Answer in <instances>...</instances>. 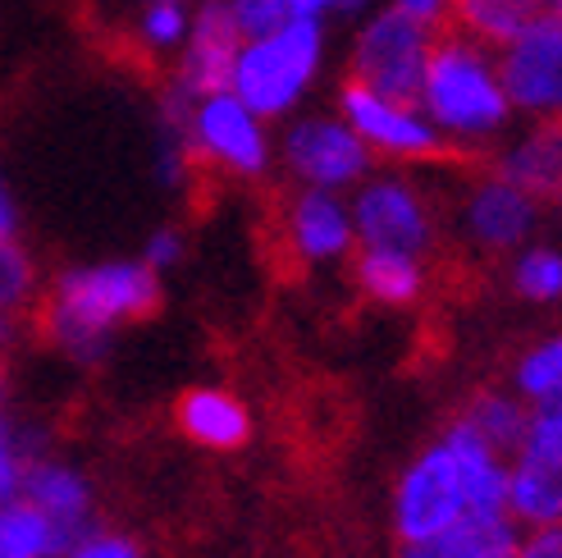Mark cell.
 <instances>
[{"label": "cell", "instance_id": "484cf974", "mask_svg": "<svg viewBox=\"0 0 562 558\" xmlns=\"http://www.w3.org/2000/svg\"><path fill=\"white\" fill-rule=\"evenodd\" d=\"M33 462L27 458V444L23 435L14 431L10 412L0 408V504H10V499H19V486H23V467Z\"/></svg>", "mask_w": 562, "mask_h": 558}, {"label": "cell", "instance_id": "9c48e42d", "mask_svg": "<svg viewBox=\"0 0 562 558\" xmlns=\"http://www.w3.org/2000/svg\"><path fill=\"white\" fill-rule=\"evenodd\" d=\"M266 234L279 247V261L289 266H321V261H339L357 247L352 230V207L339 202L325 188H302L284 192L270 211Z\"/></svg>", "mask_w": 562, "mask_h": 558}, {"label": "cell", "instance_id": "6da1fadb", "mask_svg": "<svg viewBox=\"0 0 562 558\" xmlns=\"http://www.w3.org/2000/svg\"><path fill=\"white\" fill-rule=\"evenodd\" d=\"M503 494H508V458L494 454L481 435L453 416L403 467L398 486H393V536H398V545H412L458 522L494 517L503 513Z\"/></svg>", "mask_w": 562, "mask_h": 558}, {"label": "cell", "instance_id": "2e32d148", "mask_svg": "<svg viewBox=\"0 0 562 558\" xmlns=\"http://www.w3.org/2000/svg\"><path fill=\"white\" fill-rule=\"evenodd\" d=\"M19 499H23V504H33L37 513H46L74 540H82L92 532V486L82 481L74 467H65V462L33 458L23 467Z\"/></svg>", "mask_w": 562, "mask_h": 558}, {"label": "cell", "instance_id": "7c38bea8", "mask_svg": "<svg viewBox=\"0 0 562 558\" xmlns=\"http://www.w3.org/2000/svg\"><path fill=\"white\" fill-rule=\"evenodd\" d=\"M284 160L306 188L339 192L367 179L371 152L344 120H302L284 137Z\"/></svg>", "mask_w": 562, "mask_h": 558}, {"label": "cell", "instance_id": "ac0fdd59", "mask_svg": "<svg viewBox=\"0 0 562 558\" xmlns=\"http://www.w3.org/2000/svg\"><path fill=\"white\" fill-rule=\"evenodd\" d=\"M352 284L375 306H416L430 289V261L407 253H384V247H352Z\"/></svg>", "mask_w": 562, "mask_h": 558}, {"label": "cell", "instance_id": "30bf717a", "mask_svg": "<svg viewBox=\"0 0 562 558\" xmlns=\"http://www.w3.org/2000/svg\"><path fill=\"white\" fill-rule=\"evenodd\" d=\"M458 225H462V243L471 253H481V257H508L513 253L517 257L540 225V202L530 198V192H521L517 183H508L490 165L485 175H475L467 183Z\"/></svg>", "mask_w": 562, "mask_h": 558}, {"label": "cell", "instance_id": "83f0119b", "mask_svg": "<svg viewBox=\"0 0 562 558\" xmlns=\"http://www.w3.org/2000/svg\"><path fill=\"white\" fill-rule=\"evenodd\" d=\"M183 37V14L179 5H151L147 10V23H143V42L151 46H170Z\"/></svg>", "mask_w": 562, "mask_h": 558}, {"label": "cell", "instance_id": "603a6c76", "mask_svg": "<svg viewBox=\"0 0 562 558\" xmlns=\"http://www.w3.org/2000/svg\"><path fill=\"white\" fill-rule=\"evenodd\" d=\"M42 289H37V261L27 257L19 238H0V316H14L27 325Z\"/></svg>", "mask_w": 562, "mask_h": 558}, {"label": "cell", "instance_id": "5b68a950", "mask_svg": "<svg viewBox=\"0 0 562 558\" xmlns=\"http://www.w3.org/2000/svg\"><path fill=\"white\" fill-rule=\"evenodd\" d=\"M508 513L521 532L536 526H562V403L530 408L526 435L508 458Z\"/></svg>", "mask_w": 562, "mask_h": 558}, {"label": "cell", "instance_id": "52a82bcc", "mask_svg": "<svg viewBox=\"0 0 562 558\" xmlns=\"http://www.w3.org/2000/svg\"><path fill=\"white\" fill-rule=\"evenodd\" d=\"M352 230H357V247H384V253H407L426 261L439 247L435 202L412 179L398 175H380L357 188Z\"/></svg>", "mask_w": 562, "mask_h": 558}, {"label": "cell", "instance_id": "5bb4252c", "mask_svg": "<svg viewBox=\"0 0 562 558\" xmlns=\"http://www.w3.org/2000/svg\"><path fill=\"white\" fill-rule=\"evenodd\" d=\"M238 23H234V10L211 0L196 14V27H192V42H188V55H183V69H179V88L192 92V97H220L234 88V69H238Z\"/></svg>", "mask_w": 562, "mask_h": 558}, {"label": "cell", "instance_id": "d6986e66", "mask_svg": "<svg viewBox=\"0 0 562 558\" xmlns=\"http://www.w3.org/2000/svg\"><path fill=\"white\" fill-rule=\"evenodd\" d=\"M175 422L192 444H202L211 454H234L251 439V412L229 389H211V384L188 389L175 403Z\"/></svg>", "mask_w": 562, "mask_h": 558}, {"label": "cell", "instance_id": "d4e9b609", "mask_svg": "<svg viewBox=\"0 0 562 558\" xmlns=\"http://www.w3.org/2000/svg\"><path fill=\"white\" fill-rule=\"evenodd\" d=\"M234 23H238V33L251 37V42H266L274 37L279 27H284L297 10L289 5V0H234Z\"/></svg>", "mask_w": 562, "mask_h": 558}, {"label": "cell", "instance_id": "1f68e13d", "mask_svg": "<svg viewBox=\"0 0 562 558\" xmlns=\"http://www.w3.org/2000/svg\"><path fill=\"white\" fill-rule=\"evenodd\" d=\"M5 389H10V371H5V357H0V408H5Z\"/></svg>", "mask_w": 562, "mask_h": 558}, {"label": "cell", "instance_id": "836d02e7", "mask_svg": "<svg viewBox=\"0 0 562 558\" xmlns=\"http://www.w3.org/2000/svg\"><path fill=\"white\" fill-rule=\"evenodd\" d=\"M339 5H352V0H339Z\"/></svg>", "mask_w": 562, "mask_h": 558}, {"label": "cell", "instance_id": "4fadbf2b", "mask_svg": "<svg viewBox=\"0 0 562 558\" xmlns=\"http://www.w3.org/2000/svg\"><path fill=\"white\" fill-rule=\"evenodd\" d=\"M192 133H196V147L188 160L215 165V170H229L243 179H257L266 170V137L238 97L229 92L206 97L202 110H196Z\"/></svg>", "mask_w": 562, "mask_h": 558}, {"label": "cell", "instance_id": "7a4b0ae2", "mask_svg": "<svg viewBox=\"0 0 562 558\" xmlns=\"http://www.w3.org/2000/svg\"><path fill=\"white\" fill-rule=\"evenodd\" d=\"M160 306V284L147 261H105L65 270L37 298L27 330L55 344L74 361H101L115 330L128 321H147Z\"/></svg>", "mask_w": 562, "mask_h": 558}, {"label": "cell", "instance_id": "9a60e30c", "mask_svg": "<svg viewBox=\"0 0 562 558\" xmlns=\"http://www.w3.org/2000/svg\"><path fill=\"white\" fill-rule=\"evenodd\" d=\"M558 14H562V0H448L439 23H448L453 33L490 51H503L517 37H526L530 27H540Z\"/></svg>", "mask_w": 562, "mask_h": 558}, {"label": "cell", "instance_id": "4316f807", "mask_svg": "<svg viewBox=\"0 0 562 558\" xmlns=\"http://www.w3.org/2000/svg\"><path fill=\"white\" fill-rule=\"evenodd\" d=\"M65 558H143V549H137L128 536H120V532H92L82 536Z\"/></svg>", "mask_w": 562, "mask_h": 558}, {"label": "cell", "instance_id": "8992f818", "mask_svg": "<svg viewBox=\"0 0 562 558\" xmlns=\"http://www.w3.org/2000/svg\"><path fill=\"white\" fill-rule=\"evenodd\" d=\"M439 23H420L407 10H384L352 51V82L371 88L375 97L420 105V82H426V60L435 46Z\"/></svg>", "mask_w": 562, "mask_h": 558}, {"label": "cell", "instance_id": "44dd1931", "mask_svg": "<svg viewBox=\"0 0 562 558\" xmlns=\"http://www.w3.org/2000/svg\"><path fill=\"white\" fill-rule=\"evenodd\" d=\"M458 422L471 426L475 435L490 444L494 454L513 458V454H517V444H521V435H526L530 408L513 394L508 384H503V389H475V394L458 408Z\"/></svg>", "mask_w": 562, "mask_h": 558}, {"label": "cell", "instance_id": "ba28073f", "mask_svg": "<svg viewBox=\"0 0 562 558\" xmlns=\"http://www.w3.org/2000/svg\"><path fill=\"white\" fill-rule=\"evenodd\" d=\"M339 105H344V124L367 143L371 156H389V160H403V165L467 160L426 115H420V105L375 97L371 88H361V82H352V78L344 82Z\"/></svg>", "mask_w": 562, "mask_h": 558}, {"label": "cell", "instance_id": "e0dca14e", "mask_svg": "<svg viewBox=\"0 0 562 558\" xmlns=\"http://www.w3.org/2000/svg\"><path fill=\"white\" fill-rule=\"evenodd\" d=\"M494 170L536 202H562V120L530 124L513 147L494 156Z\"/></svg>", "mask_w": 562, "mask_h": 558}, {"label": "cell", "instance_id": "f546056e", "mask_svg": "<svg viewBox=\"0 0 562 558\" xmlns=\"http://www.w3.org/2000/svg\"><path fill=\"white\" fill-rule=\"evenodd\" d=\"M156 275L160 270H170L175 261H183V234H175V230H160V234H151V243H147V257H143Z\"/></svg>", "mask_w": 562, "mask_h": 558}, {"label": "cell", "instance_id": "d6a6232c", "mask_svg": "<svg viewBox=\"0 0 562 558\" xmlns=\"http://www.w3.org/2000/svg\"><path fill=\"white\" fill-rule=\"evenodd\" d=\"M156 5H179V0H156Z\"/></svg>", "mask_w": 562, "mask_h": 558}, {"label": "cell", "instance_id": "8fae6325", "mask_svg": "<svg viewBox=\"0 0 562 558\" xmlns=\"http://www.w3.org/2000/svg\"><path fill=\"white\" fill-rule=\"evenodd\" d=\"M498 78L513 110L530 124L562 120V14L530 27L526 37L498 51Z\"/></svg>", "mask_w": 562, "mask_h": 558}, {"label": "cell", "instance_id": "f1b7e54d", "mask_svg": "<svg viewBox=\"0 0 562 558\" xmlns=\"http://www.w3.org/2000/svg\"><path fill=\"white\" fill-rule=\"evenodd\" d=\"M513 558H562V526H536V532H521Z\"/></svg>", "mask_w": 562, "mask_h": 558}, {"label": "cell", "instance_id": "ffe728a7", "mask_svg": "<svg viewBox=\"0 0 562 558\" xmlns=\"http://www.w3.org/2000/svg\"><path fill=\"white\" fill-rule=\"evenodd\" d=\"M517 540H521V526L508 513H494V517L458 522L430 540L398 545L393 558H513Z\"/></svg>", "mask_w": 562, "mask_h": 558}, {"label": "cell", "instance_id": "cb8c5ba5", "mask_svg": "<svg viewBox=\"0 0 562 558\" xmlns=\"http://www.w3.org/2000/svg\"><path fill=\"white\" fill-rule=\"evenodd\" d=\"M513 293L521 302H536V306H549L562 298V253L558 247H536V243H526L521 253L513 257Z\"/></svg>", "mask_w": 562, "mask_h": 558}, {"label": "cell", "instance_id": "3957f363", "mask_svg": "<svg viewBox=\"0 0 562 558\" xmlns=\"http://www.w3.org/2000/svg\"><path fill=\"white\" fill-rule=\"evenodd\" d=\"M420 115L462 156H475L485 143H494L517 115L508 92H503L498 55L439 23L426 60V82H420Z\"/></svg>", "mask_w": 562, "mask_h": 558}, {"label": "cell", "instance_id": "7402d4cb", "mask_svg": "<svg viewBox=\"0 0 562 558\" xmlns=\"http://www.w3.org/2000/svg\"><path fill=\"white\" fill-rule=\"evenodd\" d=\"M508 389L526 403V408H549L562 403V330L544 334L530 348L517 353Z\"/></svg>", "mask_w": 562, "mask_h": 558}, {"label": "cell", "instance_id": "4dcf8cb0", "mask_svg": "<svg viewBox=\"0 0 562 558\" xmlns=\"http://www.w3.org/2000/svg\"><path fill=\"white\" fill-rule=\"evenodd\" d=\"M19 230V215H14V202H10V192L0 188V238H14Z\"/></svg>", "mask_w": 562, "mask_h": 558}, {"label": "cell", "instance_id": "277c9868", "mask_svg": "<svg viewBox=\"0 0 562 558\" xmlns=\"http://www.w3.org/2000/svg\"><path fill=\"white\" fill-rule=\"evenodd\" d=\"M316 60H321L316 14H293L274 37L251 42L238 55L234 92L247 110H257V115H279V110H289L302 97L306 82H312Z\"/></svg>", "mask_w": 562, "mask_h": 558}]
</instances>
